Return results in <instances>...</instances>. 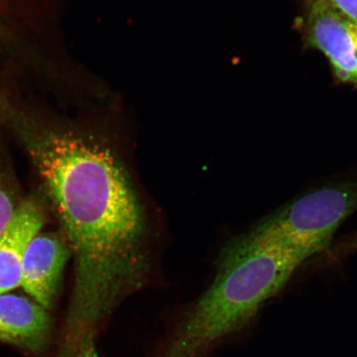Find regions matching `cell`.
<instances>
[{
  "label": "cell",
  "instance_id": "obj_1",
  "mask_svg": "<svg viewBox=\"0 0 357 357\" xmlns=\"http://www.w3.org/2000/svg\"><path fill=\"white\" fill-rule=\"evenodd\" d=\"M0 124L38 172L73 255L68 346L77 354L146 283L144 207L109 138L58 114L50 102L3 98Z\"/></svg>",
  "mask_w": 357,
  "mask_h": 357
},
{
  "label": "cell",
  "instance_id": "obj_2",
  "mask_svg": "<svg viewBox=\"0 0 357 357\" xmlns=\"http://www.w3.org/2000/svg\"><path fill=\"white\" fill-rule=\"evenodd\" d=\"M305 261L248 231L222 250L211 287L155 357H205L252 324Z\"/></svg>",
  "mask_w": 357,
  "mask_h": 357
},
{
  "label": "cell",
  "instance_id": "obj_3",
  "mask_svg": "<svg viewBox=\"0 0 357 357\" xmlns=\"http://www.w3.org/2000/svg\"><path fill=\"white\" fill-rule=\"evenodd\" d=\"M59 0H0V89L35 86L61 55Z\"/></svg>",
  "mask_w": 357,
  "mask_h": 357
},
{
  "label": "cell",
  "instance_id": "obj_4",
  "mask_svg": "<svg viewBox=\"0 0 357 357\" xmlns=\"http://www.w3.org/2000/svg\"><path fill=\"white\" fill-rule=\"evenodd\" d=\"M356 211L357 178H342L289 201L250 231L305 261L328 248Z\"/></svg>",
  "mask_w": 357,
  "mask_h": 357
},
{
  "label": "cell",
  "instance_id": "obj_5",
  "mask_svg": "<svg viewBox=\"0 0 357 357\" xmlns=\"http://www.w3.org/2000/svg\"><path fill=\"white\" fill-rule=\"evenodd\" d=\"M307 38L327 57L340 82L357 84V25L328 0H307Z\"/></svg>",
  "mask_w": 357,
  "mask_h": 357
},
{
  "label": "cell",
  "instance_id": "obj_6",
  "mask_svg": "<svg viewBox=\"0 0 357 357\" xmlns=\"http://www.w3.org/2000/svg\"><path fill=\"white\" fill-rule=\"evenodd\" d=\"M70 254L63 234L53 231L38 234L26 250L20 287L48 311L55 305L62 273Z\"/></svg>",
  "mask_w": 357,
  "mask_h": 357
},
{
  "label": "cell",
  "instance_id": "obj_7",
  "mask_svg": "<svg viewBox=\"0 0 357 357\" xmlns=\"http://www.w3.org/2000/svg\"><path fill=\"white\" fill-rule=\"evenodd\" d=\"M46 218L41 201L34 196L26 198L0 234V296L20 287L26 250Z\"/></svg>",
  "mask_w": 357,
  "mask_h": 357
},
{
  "label": "cell",
  "instance_id": "obj_8",
  "mask_svg": "<svg viewBox=\"0 0 357 357\" xmlns=\"http://www.w3.org/2000/svg\"><path fill=\"white\" fill-rule=\"evenodd\" d=\"M52 333L49 311L31 298L0 296V342L32 352L45 350Z\"/></svg>",
  "mask_w": 357,
  "mask_h": 357
},
{
  "label": "cell",
  "instance_id": "obj_9",
  "mask_svg": "<svg viewBox=\"0 0 357 357\" xmlns=\"http://www.w3.org/2000/svg\"><path fill=\"white\" fill-rule=\"evenodd\" d=\"M7 137L0 125V234L24 199L8 158Z\"/></svg>",
  "mask_w": 357,
  "mask_h": 357
},
{
  "label": "cell",
  "instance_id": "obj_10",
  "mask_svg": "<svg viewBox=\"0 0 357 357\" xmlns=\"http://www.w3.org/2000/svg\"><path fill=\"white\" fill-rule=\"evenodd\" d=\"M333 7L357 25V0H328Z\"/></svg>",
  "mask_w": 357,
  "mask_h": 357
},
{
  "label": "cell",
  "instance_id": "obj_11",
  "mask_svg": "<svg viewBox=\"0 0 357 357\" xmlns=\"http://www.w3.org/2000/svg\"><path fill=\"white\" fill-rule=\"evenodd\" d=\"M77 357H96L95 347H86L79 352Z\"/></svg>",
  "mask_w": 357,
  "mask_h": 357
},
{
  "label": "cell",
  "instance_id": "obj_12",
  "mask_svg": "<svg viewBox=\"0 0 357 357\" xmlns=\"http://www.w3.org/2000/svg\"><path fill=\"white\" fill-rule=\"evenodd\" d=\"M351 245L352 248H357V238L352 239Z\"/></svg>",
  "mask_w": 357,
  "mask_h": 357
}]
</instances>
